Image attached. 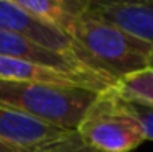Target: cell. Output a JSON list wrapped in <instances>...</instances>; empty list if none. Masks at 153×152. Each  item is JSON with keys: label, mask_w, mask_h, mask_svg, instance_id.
Wrapping results in <instances>:
<instances>
[{"label": "cell", "mask_w": 153, "mask_h": 152, "mask_svg": "<svg viewBox=\"0 0 153 152\" xmlns=\"http://www.w3.org/2000/svg\"><path fill=\"white\" fill-rule=\"evenodd\" d=\"M82 49L93 67L108 77L119 79L150 67L153 46L122 28L86 12L64 31Z\"/></svg>", "instance_id": "obj_1"}, {"label": "cell", "mask_w": 153, "mask_h": 152, "mask_svg": "<svg viewBox=\"0 0 153 152\" xmlns=\"http://www.w3.org/2000/svg\"><path fill=\"white\" fill-rule=\"evenodd\" d=\"M96 93L80 87H56L0 79V106L47 124L75 131Z\"/></svg>", "instance_id": "obj_2"}, {"label": "cell", "mask_w": 153, "mask_h": 152, "mask_svg": "<svg viewBox=\"0 0 153 152\" xmlns=\"http://www.w3.org/2000/svg\"><path fill=\"white\" fill-rule=\"evenodd\" d=\"M75 131L100 152H132L147 141L135 111L114 87L96 93Z\"/></svg>", "instance_id": "obj_3"}, {"label": "cell", "mask_w": 153, "mask_h": 152, "mask_svg": "<svg viewBox=\"0 0 153 152\" xmlns=\"http://www.w3.org/2000/svg\"><path fill=\"white\" fill-rule=\"evenodd\" d=\"M0 30L12 31V33L25 36L30 41L39 44L41 48L57 52L60 56H65L72 61H76V62H82L85 66L91 67L93 70L100 72L96 67H93L90 64V61L82 52V49L64 31H60L59 28L52 26V25L46 23V21L39 20V18H36L31 13L25 12L23 8H20L18 5L8 2V0H0ZM100 74H103V72H100Z\"/></svg>", "instance_id": "obj_4"}, {"label": "cell", "mask_w": 153, "mask_h": 152, "mask_svg": "<svg viewBox=\"0 0 153 152\" xmlns=\"http://www.w3.org/2000/svg\"><path fill=\"white\" fill-rule=\"evenodd\" d=\"M0 56L31 61V62L41 64V66L46 67L70 72V74L80 75V77H85L88 80L94 82L101 88H111V87L116 85V80L93 70L91 67L85 66L82 62H76V61H72L65 56H60L57 52H52L49 49H44L39 44L30 41L28 38L12 33V31L0 30Z\"/></svg>", "instance_id": "obj_5"}, {"label": "cell", "mask_w": 153, "mask_h": 152, "mask_svg": "<svg viewBox=\"0 0 153 152\" xmlns=\"http://www.w3.org/2000/svg\"><path fill=\"white\" fill-rule=\"evenodd\" d=\"M67 131L68 129L57 128L20 111L0 106V137L28 152L39 151Z\"/></svg>", "instance_id": "obj_6"}, {"label": "cell", "mask_w": 153, "mask_h": 152, "mask_svg": "<svg viewBox=\"0 0 153 152\" xmlns=\"http://www.w3.org/2000/svg\"><path fill=\"white\" fill-rule=\"evenodd\" d=\"M0 79L2 80L31 82V84H44L56 87H80V88H88L93 92L106 90L96 85L94 82L88 80V79L70 74V72L46 67L41 64L31 62V61L3 56H0Z\"/></svg>", "instance_id": "obj_7"}, {"label": "cell", "mask_w": 153, "mask_h": 152, "mask_svg": "<svg viewBox=\"0 0 153 152\" xmlns=\"http://www.w3.org/2000/svg\"><path fill=\"white\" fill-rule=\"evenodd\" d=\"M88 12L153 46V0Z\"/></svg>", "instance_id": "obj_8"}, {"label": "cell", "mask_w": 153, "mask_h": 152, "mask_svg": "<svg viewBox=\"0 0 153 152\" xmlns=\"http://www.w3.org/2000/svg\"><path fill=\"white\" fill-rule=\"evenodd\" d=\"M36 18L65 31L76 18L88 12L80 0H8Z\"/></svg>", "instance_id": "obj_9"}, {"label": "cell", "mask_w": 153, "mask_h": 152, "mask_svg": "<svg viewBox=\"0 0 153 152\" xmlns=\"http://www.w3.org/2000/svg\"><path fill=\"white\" fill-rule=\"evenodd\" d=\"M114 88L124 100L153 108V67L119 79Z\"/></svg>", "instance_id": "obj_10"}, {"label": "cell", "mask_w": 153, "mask_h": 152, "mask_svg": "<svg viewBox=\"0 0 153 152\" xmlns=\"http://www.w3.org/2000/svg\"><path fill=\"white\" fill-rule=\"evenodd\" d=\"M36 152H100L82 139L76 131H67L64 136L46 144Z\"/></svg>", "instance_id": "obj_11"}, {"label": "cell", "mask_w": 153, "mask_h": 152, "mask_svg": "<svg viewBox=\"0 0 153 152\" xmlns=\"http://www.w3.org/2000/svg\"><path fill=\"white\" fill-rule=\"evenodd\" d=\"M129 103L132 106V110L135 111L138 119H140L142 126H143L147 141H153V108L143 106V105H138V103H132V101H129Z\"/></svg>", "instance_id": "obj_12"}, {"label": "cell", "mask_w": 153, "mask_h": 152, "mask_svg": "<svg viewBox=\"0 0 153 152\" xmlns=\"http://www.w3.org/2000/svg\"><path fill=\"white\" fill-rule=\"evenodd\" d=\"M88 10H100V8H111L119 5H132V3L148 2V0H80Z\"/></svg>", "instance_id": "obj_13"}, {"label": "cell", "mask_w": 153, "mask_h": 152, "mask_svg": "<svg viewBox=\"0 0 153 152\" xmlns=\"http://www.w3.org/2000/svg\"><path fill=\"white\" fill-rule=\"evenodd\" d=\"M0 152H28V151L21 149V147H18L15 144H12V142H8V141L0 137Z\"/></svg>", "instance_id": "obj_14"}, {"label": "cell", "mask_w": 153, "mask_h": 152, "mask_svg": "<svg viewBox=\"0 0 153 152\" xmlns=\"http://www.w3.org/2000/svg\"><path fill=\"white\" fill-rule=\"evenodd\" d=\"M150 67H153V52H152V57H150Z\"/></svg>", "instance_id": "obj_15"}]
</instances>
